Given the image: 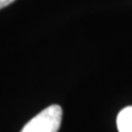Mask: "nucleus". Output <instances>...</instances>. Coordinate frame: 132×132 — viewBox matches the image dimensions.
<instances>
[{
    "mask_svg": "<svg viewBox=\"0 0 132 132\" xmlns=\"http://www.w3.org/2000/svg\"><path fill=\"white\" fill-rule=\"evenodd\" d=\"M62 109L57 104L49 105L31 119L21 132H57L61 125Z\"/></svg>",
    "mask_w": 132,
    "mask_h": 132,
    "instance_id": "nucleus-1",
    "label": "nucleus"
},
{
    "mask_svg": "<svg viewBox=\"0 0 132 132\" xmlns=\"http://www.w3.org/2000/svg\"><path fill=\"white\" fill-rule=\"evenodd\" d=\"M119 132H132V106L123 108L116 119Z\"/></svg>",
    "mask_w": 132,
    "mask_h": 132,
    "instance_id": "nucleus-2",
    "label": "nucleus"
},
{
    "mask_svg": "<svg viewBox=\"0 0 132 132\" xmlns=\"http://www.w3.org/2000/svg\"><path fill=\"white\" fill-rule=\"evenodd\" d=\"M15 0H0V9H3V7H5V6H7V5H10L11 3H14Z\"/></svg>",
    "mask_w": 132,
    "mask_h": 132,
    "instance_id": "nucleus-3",
    "label": "nucleus"
}]
</instances>
